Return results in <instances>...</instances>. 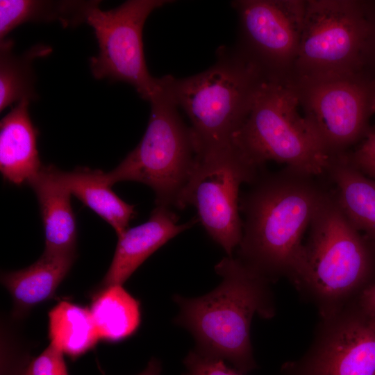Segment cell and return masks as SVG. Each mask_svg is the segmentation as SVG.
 I'll return each instance as SVG.
<instances>
[{
    "instance_id": "cell-1",
    "label": "cell",
    "mask_w": 375,
    "mask_h": 375,
    "mask_svg": "<svg viewBox=\"0 0 375 375\" xmlns=\"http://www.w3.org/2000/svg\"><path fill=\"white\" fill-rule=\"evenodd\" d=\"M317 177L288 167L261 169L240 198L244 221L238 258L270 282L292 281L298 270L304 233L329 192Z\"/></svg>"
},
{
    "instance_id": "cell-2",
    "label": "cell",
    "mask_w": 375,
    "mask_h": 375,
    "mask_svg": "<svg viewBox=\"0 0 375 375\" xmlns=\"http://www.w3.org/2000/svg\"><path fill=\"white\" fill-rule=\"evenodd\" d=\"M215 270L222 282L209 293L173 297L180 310L174 322L192 333L199 353L227 360L247 373L256 367L250 339L252 319L255 315L270 319L276 313L271 282L233 256L223 258Z\"/></svg>"
},
{
    "instance_id": "cell-3",
    "label": "cell",
    "mask_w": 375,
    "mask_h": 375,
    "mask_svg": "<svg viewBox=\"0 0 375 375\" xmlns=\"http://www.w3.org/2000/svg\"><path fill=\"white\" fill-rule=\"evenodd\" d=\"M265 75L239 47H222L216 62L201 73L183 78L161 77L169 96L190 121L197 160L233 147V138Z\"/></svg>"
},
{
    "instance_id": "cell-4",
    "label": "cell",
    "mask_w": 375,
    "mask_h": 375,
    "mask_svg": "<svg viewBox=\"0 0 375 375\" xmlns=\"http://www.w3.org/2000/svg\"><path fill=\"white\" fill-rule=\"evenodd\" d=\"M308 231L291 282L324 317L353 301L375 279V249L348 221L334 190H329Z\"/></svg>"
},
{
    "instance_id": "cell-5",
    "label": "cell",
    "mask_w": 375,
    "mask_h": 375,
    "mask_svg": "<svg viewBox=\"0 0 375 375\" xmlns=\"http://www.w3.org/2000/svg\"><path fill=\"white\" fill-rule=\"evenodd\" d=\"M299 107L293 79L266 74L233 138V147L259 169L266 162L274 161L308 174L325 176L331 157L299 115Z\"/></svg>"
},
{
    "instance_id": "cell-6",
    "label": "cell",
    "mask_w": 375,
    "mask_h": 375,
    "mask_svg": "<svg viewBox=\"0 0 375 375\" xmlns=\"http://www.w3.org/2000/svg\"><path fill=\"white\" fill-rule=\"evenodd\" d=\"M160 81L159 90L149 101L151 115L142 139L103 177L110 186L121 181L145 184L153 190L156 206L179 208L196 168L197 154L190 126L182 120L161 78Z\"/></svg>"
},
{
    "instance_id": "cell-7",
    "label": "cell",
    "mask_w": 375,
    "mask_h": 375,
    "mask_svg": "<svg viewBox=\"0 0 375 375\" xmlns=\"http://www.w3.org/2000/svg\"><path fill=\"white\" fill-rule=\"evenodd\" d=\"M367 33L365 1L306 0L291 77L315 79L365 70Z\"/></svg>"
},
{
    "instance_id": "cell-8",
    "label": "cell",
    "mask_w": 375,
    "mask_h": 375,
    "mask_svg": "<svg viewBox=\"0 0 375 375\" xmlns=\"http://www.w3.org/2000/svg\"><path fill=\"white\" fill-rule=\"evenodd\" d=\"M292 79L303 117L330 157L347 152L369 134V120L374 113V76L364 70L339 76Z\"/></svg>"
},
{
    "instance_id": "cell-9",
    "label": "cell",
    "mask_w": 375,
    "mask_h": 375,
    "mask_svg": "<svg viewBox=\"0 0 375 375\" xmlns=\"http://www.w3.org/2000/svg\"><path fill=\"white\" fill-rule=\"evenodd\" d=\"M171 3L166 0H129L117 8L89 12L86 23L94 30L99 53L90 60L93 76L131 85L149 101L160 87L149 72L143 50L142 30L149 15Z\"/></svg>"
},
{
    "instance_id": "cell-10",
    "label": "cell",
    "mask_w": 375,
    "mask_h": 375,
    "mask_svg": "<svg viewBox=\"0 0 375 375\" xmlns=\"http://www.w3.org/2000/svg\"><path fill=\"white\" fill-rule=\"evenodd\" d=\"M260 170L244 160L233 147L197 160L182 195L179 209L194 206L198 221L227 256L232 257L242 236L240 188L243 183H251Z\"/></svg>"
},
{
    "instance_id": "cell-11",
    "label": "cell",
    "mask_w": 375,
    "mask_h": 375,
    "mask_svg": "<svg viewBox=\"0 0 375 375\" xmlns=\"http://www.w3.org/2000/svg\"><path fill=\"white\" fill-rule=\"evenodd\" d=\"M284 375H375V330L351 301L321 317L313 340L299 359L285 363Z\"/></svg>"
},
{
    "instance_id": "cell-12",
    "label": "cell",
    "mask_w": 375,
    "mask_h": 375,
    "mask_svg": "<svg viewBox=\"0 0 375 375\" xmlns=\"http://www.w3.org/2000/svg\"><path fill=\"white\" fill-rule=\"evenodd\" d=\"M231 4L239 16V48L266 74L291 76L306 0H238Z\"/></svg>"
},
{
    "instance_id": "cell-13",
    "label": "cell",
    "mask_w": 375,
    "mask_h": 375,
    "mask_svg": "<svg viewBox=\"0 0 375 375\" xmlns=\"http://www.w3.org/2000/svg\"><path fill=\"white\" fill-rule=\"evenodd\" d=\"M197 220L178 224V217L170 208L156 206L146 222L128 228L118 236L114 256L102 285L106 288L122 285L153 252L192 227Z\"/></svg>"
},
{
    "instance_id": "cell-14",
    "label": "cell",
    "mask_w": 375,
    "mask_h": 375,
    "mask_svg": "<svg viewBox=\"0 0 375 375\" xmlns=\"http://www.w3.org/2000/svg\"><path fill=\"white\" fill-rule=\"evenodd\" d=\"M38 201L45 235L44 253H75L76 218L71 193L56 175L53 165L42 166L29 182Z\"/></svg>"
},
{
    "instance_id": "cell-15",
    "label": "cell",
    "mask_w": 375,
    "mask_h": 375,
    "mask_svg": "<svg viewBox=\"0 0 375 375\" xmlns=\"http://www.w3.org/2000/svg\"><path fill=\"white\" fill-rule=\"evenodd\" d=\"M31 101L22 100L0 122V170L9 183L21 185L38 174V130L28 114Z\"/></svg>"
},
{
    "instance_id": "cell-16",
    "label": "cell",
    "mask_w": 375,
    "mask_h": 375,
    "mask_svg": "<svg viewBox=\"0 0 375 375\" xmlns=\"http://www.w3.org/2000/svg\"><path fill=\"white\" fill-rule=\"evenodd\" d=\"M325 176L348 221L375 249V180L351 162L348 151L331 157Z\"/></svg>"
},
{
    "instance_id": "cell-17",
    "label": "cell",
    "mask_w": 375,
    "mask_h": 375,
    "mask_svg": "<svg viewBox=\"0 0 375 375\" xmlns=\"http://www.w3.org/2000/svg\"><path fill=\"white\" fill-rule=\"evenodd\" d=\"M103 174L86 167L72 172L56 168L58 178L71 194L108 222L119 236L129 228L136 212L133 205L124 201L112 190Z\"/></svg>"
},
{
    "instance_id": "cell-18",
    "label": "cell",
    "mask_w": 375,
    "mask_h": 375,
    "mask_svg": "<svg viewBox=\"0 0 375 375\" xmlns=\"http://www.w3.org/2000/svg\"><path fill=\"white\" fill-rule=\"evenodd\" d=\"M75 253L49 254L42 256L31 266L3 274V285L12 297L15 303L29 308L49 298L69 271Z\"/></svg>"
},
{
    "instance_id": "cell-19",
    "label": "cell",
    "mask_w": 375,
    "mask_h": 375,
    "mask_svg": "<svg viewBox=\"0 0 375 375\" xmlns=\"http://www.w3.org/2000/svg\"><path fill=\"white\" fill-rule=\"evenodd\" d=\"M100 3L97 0H1L0 41L26 22H59L65 28L81 25Z\"/></svg>"
},
{
    "instance_id": "cell-20",
    "label": "cell",
    "mask_w": 375,
    "mask_h": 375,
    "mask_svg": "<svg viewBox=\"0 0 375 375\" xmlns=\"http://www.w3.org/2000/svg\"><path fill=\"white\" fill-rule=\"evenodd\" d=\"M14 41L6 38L0 41V111L22 100L37 98L35 77L32 67L35 58L49 55L52 49L37 44L17 55L12 51Z\"/></svg>"
},
{
    "instance_id": "cell-21",
    "label": "cell",
    "mask_w": 375,
    "mask_h": 375,
    "mask_svg": "<svg viewBox=\"0 0 375 375\" xmlns=\"http://www.w3.org/2000/svg\"><path fill=\"white\" fill-rule=\"evenodd\" d=\"M90 310L99 339L108 341L129 337L140 323V303L122 285L105 288L93 299Z\"/></svg>"
},
{
    "instance_id": "cell-22",
    "label": "cell",
    "mask_w": 375,
    "mask_h": 375,
    "mask_svg": "<svg viewBox=\"0 0 375 375\" xmlns=\"http://www.w3.org/2000/svg\"><path fill=\"white\" fill-rule=\"evenodd\" d=\"M49 335L50 344L72 358L99 340L90 310L67 301L60 302L49 312Z\"/></svg>"
},
{
    "instance_id": "cell-23",
    "label": "cell",
    "mask_w": 375,
    "mask_h": 375,
    "mask_svg": "<svg viewBox=\"0 0 375 375\" xmlns=\"http://www.w3.org/2000/svg\"><path fill=\"white\" fill-rule=\"evenodd\" d=\"M186 368L184 375H244L228 367L224 360L207 356L197 351H191L183 360Z\"/></svg>"
},
{
    "instance_id": "cell-24",
    "label": "cell",
    "mask_w": 375,
    "mask_h": 375,
    "mask_svg": "<svg viewBox=\"0 0 375 375\" xmlns=\"http://www.w3.org/2000/svg\"><path fill=\"white\" fill-rule=\"evenodd\" d=\"M22 375H68L63 353L49 344L29 363Z\"/></svg>"
},
{
    "instance_id": "cell-25",
    "label": "cell",
    "mask_w": 375,
    "mask_h": 375,
    "mask_svg": "<svg viewBox=\"0 0 375 375\" xmlns=\"http://www.w3.org/2000/svg\"><path fill=\"white\" fill-rule=\"evenodd\" d=\"M368 22L364 63L365 69L375 76V1H365Z\"/></svg>"
},
{
    "instance_id": "cell-26",
    "label": "cell",
    "mask_w": 375,
    "mask_h": 375,
    "mask_svg": "<svg viewBox=\"0 0 375 375\" xmlns=\"http://www.w3.org/2000/svg\"><path fill=\"white\" fill-rule=\"evenodd\" d=\"M367 317H375V279L365 287L352 301Z\"/></svg>"
},
{
    "instance_id": "cell-27",
    "label": "cell",
    "mask_w": 375,
    "mask_h": 375,
    "mask_svg": "<svg viewBox=\"0 0 375 375\" xmlns=\"http://www.w3.org/2000/svg\"><path fill=\"white\" fill-rule=\"evenodd\" d=\"M351 162L362 172L375 180V158H365L348 153Z\"/></svg>"
},
{
    "instance_id": "cell-28",
    "label": "cell",
    "mask_w": 375,
    "mask_h": 375,
    "mask_svg": "<svg viewBox=\"0 0 375 375\" xmlns=\"http://www.w3.org/2000/svg\"><path fill=\"white\" fill-rule=\"evenodd\" d=\"M353 153L358 156L375 158V131H371L365 142Z\"/></svg>"
},
{
    "instance_id": "cell-29",
    "label": "cell",
    "mask_w": 375,
    "mask_h": 375,
    "mask_svg": "<svg viewBox=\"0 0 375 375\" xmlns=\"http://www.w3.org/2000/svg\"><path fill=\"white\" fill-rule=\"evenodd\" d=\"M161 365L156 358H152L146 369L138 375H160Z\"/></svg>"
},
{
    "instance_id": "cell-30",
    "label": "cell",
    "mask_w": 375,
    "mask_h": 375,
    "mask_svg": "<svg viewBox=\"0 0 375 375\" xmlns=\"http://www.w3.org/2000/svg\"><path fill=\"white\" fill-rule=\"evenodd\" d=\"M371 323L375 330V317L374 318H369Z\"/></svg>"
},
{
    "instance_id": "cell-31",
    "label": "cell",
    "mask_w": 375,
    "mask_h": 375,
    "mask_svg": "<svg viewBox=\"0 0 375 375\" xmlns=\"http://www.w3.org/2000/svg\"><path fill=\"white\" fill-rule=\"evenodd\" d=\"M373 109H374V113H375V99H374V101Z\"/></svg>"
}]
</instances>
